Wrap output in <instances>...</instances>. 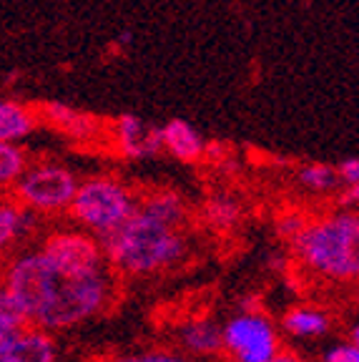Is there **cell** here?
Segmentation results:
<instances>
[{"label": "cell", "instance_id": "10", "mask_svg": "<svg viewBox=\"0 0 359 362\" xmlns=\"http://www.w3.org/2000/svg\"><path fill=\"white\" fill-rule=\"evenodd\" d=\"M0 362H58V347L51 332L25 325L11 334L0 352Z\"/></svg>", "mask_w": 359, "mask_h": 362}, {"label": "cell", "instance_id": "13", "mask_svg": "<svg viewBox=\"0 0 359 362\" xmlns=\"http://www.w3.org/2000/svg\"><path fill=\"white\" fill-rule=\"evenodd\" d=\"M38 106L16 101V98H0V141L20 144L40 129Z\"/></svg>", "mask_w": 359, "mask_h": 362}, {"label": "cell", "instance_id": "27", "mask_svg": "<svg viewBox=\"0 0 359 362\" xmlns=\"http://www.w3.org/2000/svg\"><path fill=\"white\" fill-rule=\"evenodd\" d=\"M271 267H274L276 272H284L286 269V259H284V257H271Z\"/></svg>", "mask_w": 359, "mask_h": 362}, {"label": "cell", "instance_id": "19", "mask_svg": "<svg viewBox=\"0 0 359 362\" xmlns=\"http://www.w3.org/2000/svg\"><path fill=\"white\" fill-rule=\"evenodd\" d=\"M28 164H30V158L20 144L0 141V194L11 192L16 179L25 171Z\"/></svg>", "mask_w": 359, "mask_h": 362}, {"label": "cell", "instance_id": "9", "mask_svg": "<svg viewBox=\"0 0 359 362\" xmlns=\"http://www.w3.org/2000/svg\"><path fill=\"white\" fill-rule=\"evenodd\" d=\"M40 124H48L51 129H56L58 134L68 136L76 144H98L106 141V129L98 116L93 113L78 111V108L68 106L61 101H48L43 106H38Z\"/></svg>", "mask_w": 359, "mask_h": 362}, {"label": "cell", "instance_id": "3", "mask_svg": "<svg viewBox=\"0 0 359 362\" xmlns=\"http://www.w3.org/2000/svg\"><path fill=\"white\" fill-rule=\"evenodd\" d=\"M294 257L307 272L331 282H349L359 272V219L354 209H337L304 224L292 239Z\"/></svg>", "mask_w": 359, "mask_h": 362}, {"label": "cell", "instance_id": "16", "mask_svg": "<svg viewBox=\"0 0 359 362\" xmlns=\"http://www.w3.org/2000/svg\"><path fill=\"white\" fill-rule=\"evenodd\" d=\"M281 327L297 339H317L331 329V317L317 307H294L284 315Z\"/></svg>", "mask_w": 359, "mask_h": 362}, {"label": "cell", "instance_id": "24", "mask_svg": "<svg viewBox=\"0 0 359 362\" xmlns=\"http://www.w3.org/2000/svg\"><path fill=\"white\" fill-rule=\"evenodd\" d=\"M337 171V179H339V187H357L359 184V161L354 156L344 158L334 166Z\"/></svg>", "mask_w": 359, "mask_h": 362}, {"label": "cell", "instance_id": "28", "mask_svg": "<svg viewBox=\"0 0 359 362\" xmlns=\"http://www.w3.org/2000/svg\"><path fill=\"white\" fill-rule=\"evenodd\" d=\"M16 332H18V329H16ZM11 334H13V332H8V329H0V352H3V347L8 345V339H11Z\"/></svg>", "mask_w": 359, "mask_h": 362}, {"label": "cell", "instance_id": "8", "mask_svg": "<svg viewBox=\"0 0 359 362\" xmlns=\"http://www.w3.org/2000/svg\"><path fill=\"white\" fill-rule=\"evenodd\" d=\"M106 141L124 158H148L161 151V131L134 113L118 116L106 129Z\"/></svg>", "mask_w": 359, "mask_h": 362}, {"label": "cell", "instance_id": "1", "mask_svg": "<svg viewBox=\"0 0 359 362\" xmlns=\"http://www.w3.org/2000/svg\"><path fill=\"white\" fill-rule=\"evenodd\" d=\"M3 287L13 294L25 322L58 332L106 310L113 297V272L106 267L90 274H68L35 249L8 264Z\"/></svg>", "mask_w": 359, "mask_h": 362}, {"label": "cell", "instance_id": "25", "mask_svg": "<svg viewBox=\"0 0 359 362\" xmlns=\"http://www.w3.org/2000/svg\"><path fill=\"white\" fill-rule=\"evenodd\" d=\"M339 209H354L357 206V187H339Z\"/></svg>", "mask_w": 359, "mask_h": 362}, {"label": "cell", "instance_id": "12", "mask_svg": "<svg viewBox=\"0 0 359 362\" xmlns=\"http://www.w3.org/2000/svg\"><path fill=\"white\" fill-rule=\"evenodd\" d=\"M161 131V151H169L181 164H199L204 161L206 141L194 126L184 119H171L169 124L158 126Z\"/></svg>", "mask_w": 359, "mask_h": 362}, {"label": "cell", "instance_id": "14", "mask_svg": "<svg viewBox=\"0 0 359 362\" xmlns=\"http://www.w3.org/2000/svg\"><path fill=\"white\" fill-rule=\"evenodd\" d=\"M40 216L20 206L11 194H0V257L8 255L25 234L33 232Z\"/></svg>", "mask_w": 359, "mask_h": 362}, {"label": "cell", "instance_id": "26", "mask_svg": "<svg viewBox=\"0 0 359 362\" xmlns=\"http://www.w3.org/2000/svg\"><path fill=\"white\" fill-rule=\"evenodd\" d=\"M266 362H312V360H307V357H302V355H297V352H276L271 360H266Z\"/></svg>", "mask_w": 359, "mask_h": 362}, {"label": "cell", "instance_id": "7", "mask_svg": "<svg viewBox=\"0 0 359 362\" xmlns=\"http://www.w3.org/2000/svg\"><path fill=\"white\" fill-rule=\"evenodd\" d=\"M40 252L68 274H90L108 267L101 239L86 229H58L45 237Z\"/></svg>", "mask_w": 359, "mask_h": 362}, {"label": "cell", "instance_id": "5", "mask_svg": "<svg viewBox=\"0 0 359 362\" xmlns=\"http://www.w3.org/2000/svg\"><path fill=\"white\" fill-rule=\"evenodd\" d=\"M78 187V176L56 161L28 164L11 187V197L38 216L66 214Z\"/></svg>", "mask_w": 359, "mask_h": 362}, {"label": "cell", "instance_id": "11", "mask_svg": "<svg viewBox=\"0 0 359 362\" xmlns=\"http://www.w3.org/2000/svg\"><path fill=\"white\" fill-rule=\"evenodd\" d=\"M179 345L194 360H206L224 352V337H221V325L206 315L189 317L179 327Z\"/></svg>", "mask_w": 359, "mask_h": 362}, {"label": "cell", "instance_id": "21", "mask_svg": "<svg viewBox=\"0 0 359 362\" xmlns=\"http://www.w3.org/2000/svg\"><path fill=\"white\" fill-rule=\"evenodd\" d=\"M307 221H309V216L304 214V211L289 209L286 214H281L279 219H276V234H279L281 239H289V242H292V239L304 229Z\"/></svg>", "mask_w": 359, "mask_h": 362}, {"label": "cell", "instance_id": "4", "mask_svg": "<svg viewBox=\"0 0 359 362\" xmlns=\"http://www.w3.org/2000/svg\"><path fill=\"white\" fill-rule=\"evenodd\" d=\"M136 206H139V197L126 181L111 174H98L78 181L66 214H71V219L81 229L103 239L116 226L124 224L136 211Z\"/></svg>", "mask_w": 359, "mask_h": 362}, {"label": "cell", "instance_id": "22", "mask_svg": "<svg viewBox=\"0 0 359 362\" xmlns=\"http://www.w3.org/2000/svg\"><path fill=\"white\" fill-rule=\"evenodd\" d=\"M322 362H359V342H337L322 352Z\"/></svg>", "mask_w": 359, "mask_h": 362}, {"label": "cell", "instance_id": "15", "mask_svg": "<svg viewBox=\"0 0 359 362\" xmlns=\"http://www.w3.org/2000/svg\"><path fill=\"white\" fill-rule=\"evenodd\" d=\"M139 209L151 214L153 219L163 221V224L169 226H179L186 221V202L179 192L174 189H153V192L143 194L139 199Z\"/></svg>", "mask_w": 359, "mask_h": 362}, {"label": "cell", "instance_id": "20", "mask_svg": "<svg viewBox=\"0 0 359 362\" xmlns=\"http://www.w3.org/2000/svg\"><path fill=\"white\" fill-rule=\"evenodd\" d=\"M25 315L18 307V302L13 300V294L6 287H0V329H8V332H16V329L25 327Z\"/></svg>", "mask_w": 359, "mask_h": 362}, {"label": "cell", "instance_id": "2", "mask_svg": "<svg viewBox=\"0 0 359 362\" xmlns=\"http://www.w3.org/2000/svg\"><path fill=\"white\" fill-rule=\"evenodd\" d=\"M101 247L113 274L151 277L179 264L189 244L179 226L163 224L136 206L124 224L101 239Z\"/></svg>", "mask_w": 359, "mask_h": 362}, {"label": "cell", "instance_id": "17", "mask_svg": "<svg viewBox=\"0 0 359 362\" xmlns=\"http://www.w3.org/2000/svg\"><path fill=\"white\" fill-rule=\"evenodd\" d=\"M204 221L213 232H229L242 221V204L231 194H213L204 204Z\"/></svg>", "mask_w": 359, "mask_h": 362}, {"label": "cell", "instance_id": "23", "mask_svg": "<svg viewBox=\"0 0 359 362\" xmlns=\"http://www.w3.org/2000/svg\"><path fill=\"white\" fill-rule=\"evenodd\" d=\"M111 362H199L189 355H179V352H161V350H153V352H143V355H124V357H116Z\"/></svg>", "mask_w": 359, "mask_h": 362}, {"label": "cell", "instance_id": "18", "mask_svg": "<svg viewBox=\"0 0 359 362\" xmlns=\"http://www.w3.org/2000/svg\"><path fill=\"white\" fill-rule=\"evenodd\" d=\"M299 187L309 194H317V197H324V194H334L339 189V179L334 166L329 164H307L299 169L297 174Z\"/></svg>", "mask_w": 359, "mask_h": 362}, {"label": "cell", "instance_id": "6", "mask_svg": "<svg viewBox=\"0 0 359 362\" xmlns=\"http://www.w3.org/2000/svg\"><path fill=\"white\" fill-rule=\"evenodd\" d=\"M221 337L231 362H266L281 350L276 325L259 310H242L234 315L221 325Z\"/></svg>", "mask_w": 359, "mask_h": 362}]
</instances>
